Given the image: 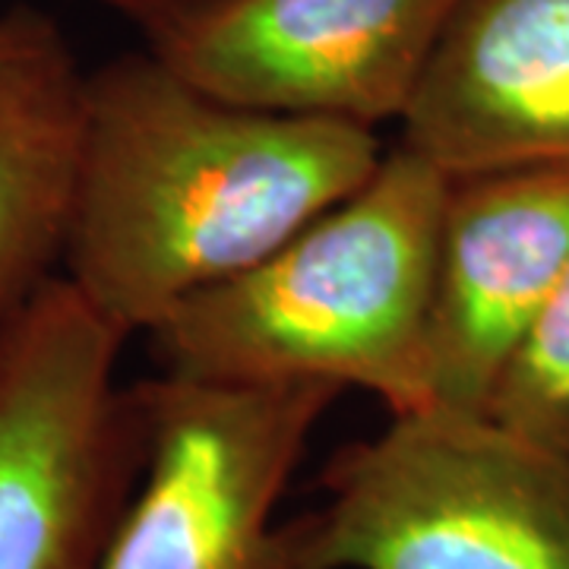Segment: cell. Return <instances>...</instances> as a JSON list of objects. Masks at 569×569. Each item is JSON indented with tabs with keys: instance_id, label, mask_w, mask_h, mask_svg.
<instances>
[{
	"instance_id": "6da1fadb",
	"label": "cell",
	"mask_w": 569,
	"mask_h": 569,
	"mask_svg": "<svg viewBox=\"0 0 569 569\" xmlns=\"http://www.w3.org/2000/svg\"><path fill=\"white\" fill-rule=\"evenodd\" d=\"M377 130L224 102L156 54L89 70L61 279L152 336L346 200L383 162Z\"/></svg>"
},
{
	"instance_id": "7a4b0ae2",
	"label": "cell",
	"mask_w": 569,
	"mask_h": 569,
	"mask_svg": "<svg viewBox=\"0 0 569 569\" xmlns=\"http://www.w3.org/2000/svg\"><path fill=\"white\" fill-rule=\"evenodd\" d=\"M449 178L402 146L263 260L181 305L149 339L164 377L216 387L326 383L430 408L427 320Z\"/></svg>"
},
{
	"instance_id": "3957f363",
	"label": "cell",
	"mask_w": 569,
	"mask_h": 569,
	"mask_svg": "<svg viewBox=\"0 0 569 569\" xmlns=\"http://www.w3.org/2000/svg\"><path fill=\"white\" fill-rule=\"evenodd\" d=\"M317 485L288 519L301 569H569V459L490 418H387Z\"/></svg>"
},
{
	"instance_id": "277c9868",
	"label": "cell",
	"mask_w": 569,
	"mask_h": 569,
	"mask_svg": "<svg viewBox=\"0 0 569 569\" xmlns=\"http://www.w3.org/2000/svg\"><path fill=\"white\" fill-rule=\"evenodd\" d=\"M123 346L61 276L0 329V569H102L149 447Z\"/></svg>"
},
{
	"instance_id": "5b68a950",
	"label": "cell",
	"mask_w": 569,
	"mask_h": 569,
	"mask_svg": "<svg viewBox=\"0 0 569 569\" xmlns=\"http://www.w3.org/2000/svg\"><path fill=\"white\" fill-rule=\"evenodd\" d=\"M146 462L102 569H301L284 490L342 389L140 383Z\"/></svg>"
},
{
	"instance_id": "8992f818",
	"label": "cell",
	"mask_w": 569,
	"mask_h": 569,
	"mask_svg": "<svg viewBox=\"0 0 569 569\" xmlns=\"http://www.w3.org/2000/svg\"><path fill=\"white\" fill-rule=\"evenodd\" d=\"M462 0H193L146 51L224 102L377 130L399 123Z\"/></svg>"
},
{
	"instance_id": "52a82bcc",
	"label": "cell",
	"mask_w": 569,
	"mask_h": 569,
	"mask_svg": "<svg viewBox=\"0 0 569 569\" xmlns=\"http://www.w3.org/2000/svg\"><path fill=\"white\" fill-rule=\"evenodd\" d=\"M569 269V171L449 181L427 320L430 408L485 418Z\"/></svg>"
},
{
	"instance_id": "ba28073f",
	"label": "cell",
	"mask_w": 569,
	"mask_h": 569,
	"mask_svg": "<svg viewBox=\"0 0 569 569\" xmlns=\"http://www.w3.org/2000/svg\"><path fill=\"white\" fill-rule=\"evenodd\" d=\"M396 127L449 181L569 171V0H462Z\"/></svg>"
},
{
	"instance_id": "9c48e42d",
	"label": "cell",
	"mask_w": 569,
	"mask_h": 569,
	"mask_svg": "<svg viewBox=\"0 0 569 569\" xmlns=\"http://www.w3.org/2000/svg\"><path fill=\"white\" fill-rule=\"evenodd\" d=\"M89 70L61 22L0 10V329L61 276Z\"/></svg>"
},
{
	"instance_id": "30bf717a",
	"label": "cell",
	"mask_w": 569,
	"mask_h": 569,
	"mask_svg": "<svg viewBox=\"0 0 569 569\" xmlns=\"http://www.w3.org/2000/svg\"><path fill=\"white\" fill-rule=\"evenodd\" d=\"M485 418L569 459V269L509 358Z\"/></svg>"
},
{
	"instance_id": "8fae6325",
	"label": "cell",
	"mask_w": 569,
	"mask_h": 569,
	"mask_svg": "<svg viewBox=\"0 0 569 569\" xmlns=\"http://www.w3.org/2000/svg\"><path fill=\"white\" fill-rule=\"evenodd\" d=\"M99 3L108 7L111 13H118L121 20L133 22L137 29H142V26H149L164 13L178 10L183 3H193V0H99Z\"/></svg>"
}]
</instances>
